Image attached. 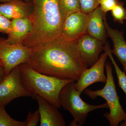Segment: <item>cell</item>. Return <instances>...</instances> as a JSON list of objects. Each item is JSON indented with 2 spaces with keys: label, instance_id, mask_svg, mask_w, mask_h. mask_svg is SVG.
<instances>
[{
  "label": "cell",
  "instance_id": "cell-1",
  "mask_svg": "<svg viewBox=\"0 0 126 126\" xmlns=\"http://www.w3.org/2000/svg\"><path fill=\"white\" fill-rule=\"evenodd\" d=\"M78 40H68L60 36L31 49L27 63L43 74L77 81L88 68L79 53Z\"/></svg>",
  "mask_w": 126,
  "mask_h": 126
},
{
  "label": "cell",
  "instance_id": "cell-2",
  "mask_svg": "<svg viewBox=\"0 0 126 126\" xmlns=\"http://www.w3.org/2000/svg\"><path fill=\"white\" fill-rule=\"evenodd\" d=\"M33 9L30 19L32 26L22 45L30 49L50 42L61 36L64 20L59 0H31Z\"/></svg>",
  "mask_w": 126,
  "mask_h": 126
},
{
  "label": "cell",
  "instance_id": "cell-3",
  "mask_svg": "<svg viewBox=\"0 0 126 126\" xmlns=\"http://www.w3.org/2000/svg\"><path fill=\"white\" fill-rule=\"evenodd\" d=\"M19 67L22 83L33 97L38 95L57 108L61 107L60 93L66 84L74 80L43 74L32 68L27 63L21 64Z\"/></svg>",
  "mask_w": 126,
  "mask_h": 126
},
{
  "label": "cell",
  "instance_id": "cell-4",
  "mask_svg": "<svg viewBox=\"0 0 126 126\" xmlns=\"http://www.w3.org/2000/svg\"><path fill=\"white\" fill-rule=\"evenodd\" d=\"M105 69L107 73V79L105 85L101 89L92 90L86 89L84 93L93 99L101 97L107 102L109 112L105 113L103 116L109 122L110 126H118L119 123L126 120V113L124 111L119 102L114 78L111 63L106 62Z\"/></svg>",
  "mask_w": 126,
  "mask_h": 126
},
{
  "label": "cell",
  "instance_id": "cell-5",
  "mask_svg": "<svg viewBox=\"0 0 126 126\" xmlns=\"http://www.w3.org/2000/svg\"><path fill=\"white\" fill-rule=\"evenodd\" d=\"M75 81L65 85L61 89L59 95L61 106L68 111L73 116L74 120L69 126H81L85 124L89 113L97 109L108 108L107 103L98 105L89 104L81 98L76 89Z\"/></svg>",
  "mask_w": 126,
  "mask_h": 126
},
{
  "label": "cell",
  "instance_id": "cell-6",
  "mask_svg": "<svg viewBox=\"0 0 126 126\" xmlns=\"http://www.w3.org/2000/svg\"><path fill=\"white\" fill-rule=\"evenodd\" d=\"M32 49L23 45H16L6 43L0 36V60L4 68L6 76L21 64L28 63Z\"/></svg>",
  "mask_w": 126,
  "mask_h": 126
},
{
  "label": "cell",
  "instance_id": "cell-7",
  "mask_svg": "<svg viewBox=\"0 0 126 126\" xmlns=\"http://www.w3.org/2000/svg\"><path fill=\"white\" fill-rule=\"evenodd\" d=\"M29 96H33L22 83L18 65L0 82V106L5 107L16 98Z\"/></svg>",
  "mask_w": 126,
  "mask_h": 126
},
{
  "label": "cell",
  "instance_id": "cell-8",
  "mask_svg": "<svg viewBox=\"0 0 126 126\" xmlns=\"http://www.w3.org/2000/svg\"><path fill=\"white\" fill-rule=\"evenodd\" d=\"M108 56L106 53H102L97 61L89 68L83 72L75 82L76 89L80 94L89 86L97 82L106 83L107 77L104 73L105 64Z\"/></svg>",
  "mask_w": 126,
  "mask_h": 126
},
{
  "label": "cell",
  "instance_id": "cell-9",
  "mask_svg": "<svg viewBox=\"0 0 126 126\" xmlns=\"http://www.w3.org/2000/svg\"><path fill=\"white\" fill-rule=\"evenodd\" d=\"M88 21V14L81 11L72 13L64 20L61 36L68 40L78 39L87 33Z\"/></svg>",
  "mask_w": 126,
  "mask_h": 126
},
{
  "label": "cell",
  "instance_id": "cell-10",
  "mask_svg": "<svg viewBox=\"0 0 126 126\" xmlns=\"http://www.w3.org/2000/svg\"><path fill=\"white\" fill-rule=\"evenodd\" d=\"M104 44L87 33L78 40L79 51L84 63L91 67L97 61L101 52L104 50Z\"/></svg>",
  "mask_w": 126,
  "mask_h": 126
},
{
  "label": "cell",
  "instance_id": "cell-11",
  "mask_svg": "<svg viewBox=\"0 0 126 126\" xmlns=\"http://www.w3.org/2000/svg\"><path fill=\"white\" fill-rule=\"evenodd\" d=\"M38 104L40 126H65L66 123L58 108L38 95L34 96Z\"/></svg>",
  "mask_w": 126,
  "mask_h": 126
},
{
  "label": "cell",
  "instance_id": "cell-12",
  "mask_svg": "<svg viewBox=\"0 0 126 126\" xmlns=\"http://www.w3.org/2000/svg\"><path fill=\"white\" fill-rule=\"evenodd\" d=\"M32 1L23 0H11L0 3V13L10 19L29 18L33 10Z\"/></svg>",
  "mask_w": 126,
  "mask_h": 126
},
{
  "label": "cell",
  "instance_id": "cell-13",
  "mask_svg": "<svg viewBox=\"0 0 126 126\" xmlns=\"http://www.w3.org/2000/svg\"><path fill=\"white\" fill-rule=\"evenodd\" d=\"M106 14L100 6L88 14V21L87 29L88 34L102 41L104 44L107 41V36L104 22Z\"/></svg>",
  "mask_w": 126,
  "mask_h": 126
},
{
  "label": "cell",
  "instance_id": "cell-14",
  "mask_svg": "<svg viewBox=\"0 0 126 126\" xmlns=\"http://www.w3.org/2000/svg\"><path fill=\"white\" fill-rule=\"evenodd\" d=\"M107 36L112 41L113 48L111 49L112 54L116 56L122 64L124 72H126V41L124 36V32L116 29H113L109 26L106 20H104Z\"/></svg>",
  "mask_w": 126,
  "mask_h": 126
},
{
  "label": "cell",
  "instance_id": "cell-15",
  "mask_svg": "<svg viewBox=\"0 0 126 126\" xmlns=\"http://www.w3.org/2000/svg\"><path fill=\"white\" fill-rule=\"evenodd\" d=\"M12 30L7 34L6 42L11 44L22 45L32 30V24L30 18L14 19L12 20Z\"/></svg>",
  "mask_w": 126,
  "mask_h": 126
},
{
  "label": "cell",
  "instance_id": "cell-16",
  "mask_svg": "<svg viewBox=\"0 0 126 126\" xmlns=\"http://www.w3.org/2000/svg\"><path fill=\"white\" fill-rule=\"evenodd\" d=\"M104 51L106 52L111 61L115 68V71L117 76L118 86L122 89L126 95V73L122 71L115 61L111 52L110 45L108 41H106L104 44ZM121 126H126V120L124 122L121 123Z\"/></svg>",
  "mask_w": 126,
  "mask_h": 126
},
{
  "label": "cell",
  "instance_id": "cell-17",
  "mask_svg": "<svg viewBox=\"0 0 126 126\" xmlns=\"http://www.w3.org/2000/svg\"><path fill=\"white\" fill-rule=\"evenodd\" d=\"M59 4L61 15L64 20L70 14L81 11L79 0H59Z\"/></svg>",
  "mask_w": 126,
  "mask_h": 126
},
{
  "label": "cell",
  "instance_id": "cell-18",
  "mask_svg": "<svg viewBox=\"0 0 126 126\" xmlns=\"http://www.w3.org/2000/svg\"><path fill=\"white\" fill-rule=\"evenodd\" d=\"M5 106H0V126H26V122L13 119L8 114Z\"/></svg>",
  "mask_w": 126,
  "mask_h": 126
},
{
  "label": "cell",
  "instance_id": "cell-19",
  "mask_svg": "<svg viewBox=\"0 0 126 126\" xmlns=\"http://www.w3.org/2000/svg\"><path fill=\"white\" fill-rule=\"evenodd\" d=\"M124 5V3L121 1L111 11L113 21L120 24H123L126 20V9Z\"/></svg>",
  "mask_w": 126,
  "mask_h": 126
},
{
  "label": "cell",
  "instance_id": "cell-20",
  "mask_svg": "<svg viewBox=\"0 0 126 126\" xmlns=\"http://www.w3.org/2000/svg\"><path fill=\"white\" fill-rule=\"evenodd\" d=\"M81 11L89 14L99 6V0H79Z\"/></svg>",
  "mask_w": 126,
  "mask_h": 126
},
{
  "label": "cell",
  "instance_id": "cell-21",
  "mask_svg": "<svg viewBox=\"0 0 126 126\" xmlns=\"http://www.w3.org/2000/svg\"><path fill=\"white\" fill-rule=\"evenodd\" d=\"M12 28V20L0 13V32L8 34Z\"/></svg>",
  "mask_w": 126,
  "mask_h": 126
},
{
  "label": "cell",
  "instance_id": "cell-22",
  "mask_svg": "<svg viewBox=\"0 0 126 126\" xmlns=\"http://www.w3.org/2000/svg\"><path fill=\"white\" fill-rule=\"evenodd\" d=\"M120 1L119 0H99V5L102 10L107 14L111 11Z\"/></svg>",
  "mask_w": 126,
  "mask_h": 126
},
{
  "label": "cell",
  "instance_id": "cell-23",
  "mask_svg": "<svg viewBox=\"0 0 126 126\" xmlns=\"http://www.w3.org/2000/svg\"><path fill=\"white\" fill-rule=\"evenodd\" d=\"M40 121V115L38 110L34 111L32 113L30 111L28 113L26 122V126H36Z\"/></svg>",
  "mask_w": 126,
  "mask_h": 126
},
{
  "label": "cell",
  "instance_id": "cell-24",
  "mask_svg": "<svg viewBox=\"0 0 126 126\" xmlns=\"http://www.w3.org/2000/svg\"><path fill=\"white\" fill-rule=\"evenodd\" d=\"M6 77L4 66L0 65V82Z\"/></svg>",
  "mask_w": 126,
  "mask_h": 126
},
{
  "label": "cell",
  "instance_id": "cell-25",
  "mask_svg": "<svg viewBox=\"0 0 126 126\" xmlns=\"http://www.w3.org/2000/svg\"><path fill=\"white\" fill-rule=\"evenodd\" d=\"M10 0H0V2H6ZM24 0L25 1H27V2H30V1H31V0Z\"/></svg>",
  "mask_w": 126,
  "mask_h": 126
},
{
  "label": "cell",
  "instance_id": "cell-26",
  "mask_svg": "<svg viewBox=\"0 0 126 126\" xmlns=\"http://www.w3.org/2000/svg\"><path fill=\"white\" fill-rule=\"evenodd\" d=\"M0 65H3V64H2V63L0 60Z\"/></svg>",
  "mask_w": 126,
  "mask_h": 126
}]
</instances>
